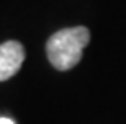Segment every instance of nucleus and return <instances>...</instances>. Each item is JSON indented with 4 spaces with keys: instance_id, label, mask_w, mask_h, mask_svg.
Segmentation results:
<instances>
[{
    "instance_id": "obj_1",
    "label": "nucleus",
    "mask_w": 126,
    "mask_h": 124,
    "mask_svg": "<svg viewBox=\"0 0 126 124\" xmlns=\"http://www.w3.org/2000/svg\"><path fill=\"white\" fill-rule=\"evenodd\" d=\"M91 40V32L84 26L57 31L47 40V56L60 71H68L81 61L82 50Z\"/></svg>"
},
{
    "instance_id": "obj_2",
    "label": "nucleus",
    "mask_w": 126,
    "mask_h": 124,
    "mask_svg": "<svg viewBox=\"0 0 126 124\" xmlns=\"http://www.w3.org/2000/svg\"><path fill=\"white\" fill-rule=\"evenodd\" d=\"M24 61V48L16 40H8L0 45V81L15 76Z\"/></svg>"
},
{
    "instance_id": "obj_3",
    "label": "nucleus",
    "mask_w": 126,
    "mask_h": 124,
    "mask_svg": "<svg viewBox=\"0 0 126 124\" xmlns=\"http://www.w3.org/2000/svg\"><path fill=\"white\" fill-rule=\"evenodd\" d=\"M0 124H15L11 119H8V118H0Z\"/></svg>"
}]
</instances>
